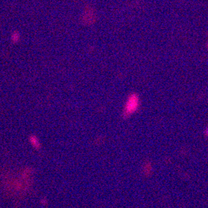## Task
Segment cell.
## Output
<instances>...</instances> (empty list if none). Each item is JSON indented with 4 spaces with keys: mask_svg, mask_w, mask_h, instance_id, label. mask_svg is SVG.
Masks as SVG:
<instances>
[{
    "mask_svg": "<svg viewBox=\"0 0 208 208\" xmlns=\"http://www.w3.org/2000/svg\"><path fill=\"white\" fill-rule=\"evenodd\" d=\"M205 135L208 137V127L205 130Z\"/></svg>",
    "mask_w": 208,
    "mask_h": 208,
    "instance_id": "obj_2",
    "label": "cell"
},
{
    "mask_svg": "<svg viewBox=\"0 0 208 208\" xmlns=\"http://www.w3.org/2000/svg\"><path fill=\"white\" fill-rule=\"evenodd\" d=\"M140 105L139 97L136 94H132L128 98L124 108V115L130 116L135 112Z\"/></svg>",
    "mask_w": 208,
    "mask_h": 208,
    "instance_id": "obj_1",
    "label": "cell"
}]
</instances>
